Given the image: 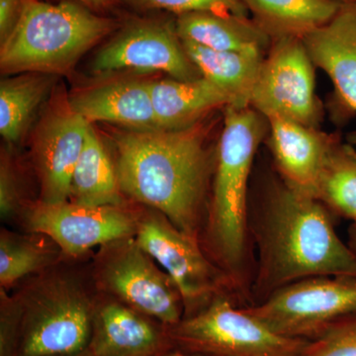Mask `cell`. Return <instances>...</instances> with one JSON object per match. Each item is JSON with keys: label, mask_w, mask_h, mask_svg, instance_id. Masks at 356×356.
I'll use <instances>...</instances> for the list:
<instances>
[{"label": "cell", "mask_w": 356, "mask_h": 356, "mask_svg": "<svg viewBox=\"0 0 356 356\" xmlns=\"http://www.w3.org/2000/svg\"><path fill=\"white\" fill-rule=\"evenodd\" d=\"M248 226L259 252L250 291L254 304L307 278L356 277V252L337 236L329 209L283 181L273 187Z\"/></svg>", "instance_id": "6da1fadb"}, {"label": "cell", "mask_w": 356, "mask_h": 356, "mask_svg": "<svg viewBox=\"0 0 356 356\" xmlns=\"http://www.w3.org/2000/svg\"><path fill=\"white\" fill-rule=\"evenodd\" d=\"M200 123L182 130H126L114 135L121 191L161 211L196 238L211 159Z\"/></svg>", "instance_id": "7a4b0ae2"}, {"label": "cell", "mask_w": 356, "mask_h": 356, "mask_svg": "<svg viewBox=\"0 0 356 356\" xmlns=\"http://www.w3.org/2000/svg\"><path fill=\"white\" fill-rule=\"evenodd\" d=\"M266 125V119L252 107L227 106L218 146L210 233L229 280L242 289L247 280L250 236L248 181Z\"/></svg>", "instance_id": "3957f363"}, {"label": "cell", "mask_w": 356, "mask_h": 356, "mask_svg": "<svg viewBox=\"0 0 356 356\" xmlns=\"http://www.w3.org/2000/svg\"><path fill=\"white\" fill-rule=\"evenodd\" d=\"M116 22L74 1L25 0L20 19L0 49L4 74H67Z\"/></svg>", "instance_id": "277c9868"}, {"label": "cell", "mask_w": 356, "mask_h": 356, "mask_svg": "<svg viewBox=\"0 0 356 356\" xmlns=\"http://www.w3.org/2000/svg\"><path fill=\"white\" fill-rule=\"evenodd\" d=\"M170 337L182 351L205 356H299L309 343L281 336L219 296L172 325Z\"/></svg>", "instance_id": "5b68a950"}, {"label": "cell", "mask_w": 356, "mask_h": 356, "mask_svg": "<svg viewBox=\"0 0 356 356\" xmlns=\"http://www.w3.org/2000/svg\"><path fill=\"white\" fill-rule=\"evenodd\" d=\"M243 308L281 336L312 341L337 323L356 317V277L307 278Z\"/></svg>", "instance_id": "8992f818"}, {"label": "cell", "mask_w": 356, "mask_h": 356, "mask_svg": "<svg viewBox=\"0 0 356 356\" xmlns=\"http://www.w3.org/2000/svg\"><path fill=\"white\" fill-rule=\"evenodd\" d=\"M315 69L303 39L273 40L259 70L250 106L266 120L280 117L318 128L323 110L316 95Z\"/></svg>", "instance_id": "52a82bcc"}, {"label": "cell", "mask_w": 356, "mask_h": 356, "mask_svg": "<svg viewBox=\"0 0 356 356\" xmlns=\"http://www.w3.org/2000/svg\"><path fill=\"white\" fill-rule=\"evenodd\" d=\"M93 322L83 294L67 284H54L21 316L15 356L81 355L90 346Z\"/></svg>", "instance_id": "ba28073f"}, {"label": "cell", "mask_w": 356, "mask_h": 356, "mask_svg": "<svg viewBox=\"0 0 356 356\" xmlns=\"http://www.w3.org/2000/svg\"><path fill=\"white\" fill-rule=\"evenodd\" d=\"M127 69L166 72L180 81L202 77L187 55L175 23L163 21L129 23L98 51L93 60L92 70L96 74Z\"/></svg>", "instance_id": "9c48e42d"}, {"label": "cell", "mask_w": 356, "mask_h": 356, "mask_svg": "<svg viewBox=\"0 0 356 356\" xmlns=\"http://www.w3.org/2000/svg\"><path fill=\"white\" fill-rule=\"evenodd\" d=\"M90 123L57 93L35 131L33 154L43 203L67 202L72 175L86 144Z\"/></svg>", "instance_id": "30bf717a"}, {"label": "cell", "mask_w": 356, "mask_h": 356, "mask_svg": "<svg viewBox=\"0 0 356 356\" xmlns=\"http://www.w3.org/2000/svg\"><path fill=\"white\" fill-rule=\"evenodd\" d=\"M138 245L165 269L191 315L213 293L228 283L226 274L215 268L199 248L196 238L182 233L172 222L151 218L143 222Z\"/></svg>", "instance_id": "8fae6325"}, {"label": "cell", "mask_w": 356, "mask_h": 356, "mask_svg": "<svg viewBox=\"0 0 356 356\" xmlns=\"http://www.w3.org/2000/svg\"><path fill=\"white\" fill-rule=\"evenodd\" d=\"M29 226L50 236L67 254L77 255L133 231V222L114 206L42 202L30 212Z\"/></svg>", "instance_id": "7c38bea8"}, {"label": "cell", "mask_w": 356, "mask_h": 356, "mask_svg": "<svg viewBox=\"0 0 356 356\" xmlns=\"http://www.w3.org/2000/svg\"><path fill=\"white\" fill-rule=\"evenodd\" d=\"M269 147L281 179L292 191L317 199L318 181L339 136L299 122L267 119Z\"/></svg>", "instance_id": "4fadbf2b"}, {"label": "cell", "mask_w": 356, "mask_h": 356, "mask_svg": "<svg viewBox=\"0 0 356 356\" xmlns=\"http://www.w3.org/2000/svg\"><path fill=\"white\" fill-rule=\"evenodd\" d=\"M107 284L133 308L172 327L180 322L181 295L166 280L138 245H131L107 266Z\"/></svg>", "instance_id": "5bb4252c"}, {"label": "cell", "mask_w": 356, "mask_h": 356, "mask_svg": "<svg viewBox=\"0 0 356 356\" xmlns=\"http://www.w3.org/2000/svg\"><path fill=\"white\" fill-rule=\"evenodd\" d=\"M151 81L124 77L79 89L69 96L72 108L91 122H108L130 130H158Z\"/></svg>", "instance_id": "9a60e30c"}, {"label": "cell", "mask_w": 356, "mask_h": 356, "mask_svg": "<svg viewBox=\"0 0 356 356\" xmlns=\"http://www.w3.org/2000/svg\"><path fill=\"white\" fill-rule=\"evenodd\" d=\"M303 41L315 67L331 79L344 111L356 113V3H343L327 24Z\"/></svg>", "instance_id": "2e32d148"}, {"label": "cell", "mask_w": 356, "mask_h": 356, "mask_svg": "<svg viewBox=\"0 0 356 356\" xmlns=\"http://www.w3.org/2000/svg\"><path fill=\"white\" fill-rule=\"evenodd\" d=\"M149 88L156 121L163 130L192 127L213 110L231 104L229 96L204 77L151 81Z\"/></svg>", "instance_id": "e0dca14e"}, {"label": "cell", "mask_w": 356, "mask_h": 356, "mask_svg": "<svg viewBox=\"0 0 356 356\" xmlns=\"http://www.w3.org/2000/svg\"><path fill=\"white\" fill-rule=\"evenodd\" d=\"M187 55L201 76L221 88L235 108L250 107V97L266 51H215L181 40Z\"/></svg>", "instance_id": "ac0fdd59"}, {"label": "cell", "mask_w": 356, "mask_h": 356, "mask_svg": "<svg viewBox=\"0 0 356 356\" xmlns=\"http://www.w3.org/2000/svg\"><path fill=\"white\" fill-rule=\"evenodd\" d=\"M175 27L180 39L215 51H266L273 42L250 16L185 13L177 16Z\"/></svg>", "instance_id": "d6986e66"}, {"label": "cell", "mask_w": 356, "mask_h": 356, "mask_svg": "<svg viewBox=\"0 0 356 356\" xmlns=\"http://www.w3.org/2000/svg\"><path fill=\"white\" fill-rule=\"evenodd\" d=\"M250 18L271 41L301 38L330 22L343 3L337 0H243Z\"/></svg>", "instance_id": "ffe728a7"}, {"label": "cell", "mask_w": 356, "mask_h": 356, "mask_svg": "<svg viewBox=\"0 0 356 356\" xmlns=\"http://www.w3.org/2000/svg\"><path fill=\"white\" fill-rule=\"evenodd\" d=\"M161 343V334L147 320L110 304L95 316L89 350L95 356H151Z\"/></svg>", "instance_id": "44dd1931"}, {"label": "cell", "mask_w": 356, "mask_h": 356, "mask_svg": "<svg viewBox=\"0 0 356 356\" xmlns=\"http://www.w3.org/2000/svg\"><path fill=\"white\" fill-rule=\"evenodd\" d=\"M116 172L95 129L89 126L86 144L70 185L72 202L84 206H114L120 203Z\"/></svg>", "instance_id": "7402d4cb"}, {"label": "cell", "mask_w": 356, "mask_h": 356, "mask_svg": "<svg viewBox=\"0 0 356 356\" xmlns=\"http://www.w3.org/2000/svg\"><path fill=\"white\" fill-rule=\"evenodd\" d=\"M51 74L25 72L0 83V133L7 142L20 139L35 110L50 90Z\"/></svg>", "instance_id": "603a6c76"}, {"label": "cell", "mask_w": 356, "mask_h": 356, "mask_svg": "<svg viewBox=\"0 0 356 356\" xmlns=\"http://www.w3.org/2000/svg\"><path fill=\"white\" fill-rule=\"evenodd\" d=\"M317 199L327 209L356 221V149L341 138L325 161Z\"/></svg>", "instance_id": "cb8c5ba5"}, {"label": "cell", "mask_w": 356, "mask_h": 356, "mask_svg": "<svg viewBox=\"0 0 356 356\" xmlns=\"http://www.w3.org/2000/svg\"><path fill=\"white\" fill-rule=\"evenodd\" d=\"M41 248L24 241L2 236L0 241V282L13 284L23 276L37 270L44 262Z\"/></svg>", "instance_id": "d4e9b609"}, {"label": "cell", "mask_w": 356, "mask_h": 356, "mask_svg": "<svg viewBox=\"0 0 356 356\" xmlns=\"http://www.w3.org/2000/svg\"><path fill=\"white\" fill-rule=\"evenodd\" d=\"M299 356H356V317L341 321L309 341Z\"/></svg>", "instance_id": "484cf974"}, {"label": "cell", "mask_w": 356, "mask_h": 356, "mask_svg": "<svg viewBox=\"0 0 356 356\" xmlns=\"http://www.w3.org/2000/svg\"><path fill=\"white\" fill-rule=\"evenodd\" d=\"M149 8L163 9L181 15L191 13H213L250 16L243 0H136Z\"/></svg>", "instance_id": "4316f807"}, {"label": "cell", "mask_w": 356, "mask_h": 356, "mask_svg": "<svg viewBox=\"0 0 356 356\" xmlns=\"http://www.w3.org/2000/svg\"><path fill=\"white\" fill-rule=\"evenodd\" d=\"M17 204V188L13 172L6 163H2L0 170V210L7 217L15 209Z\"/></svg>", "instance_id": "83f0119b"}, {"label": "cell", "mask_w": 356, "mask_h": 356, "mask_svg": "<svg viewBox=\"0 0 356 356\" xmlns=\"http://www.w3.org/2000/svg\"><path fill=\"white\" fill-rule=\"evenodd\" d=\"M25 0H0V39L1 42L13 31L22 14Z\"/></svg>", "instance_id": "f1b7e54d"}, {"label": "cell", "mask_w": 356, "mask_h": 356, "mask_svg": "<svg viewBox=\"0 0 356 356\" xmlns=\"http://www.w3.org/2000/svg\"><path fill=\"white\" fill-rule=\"evenodd\" d=\"M79 1L93 8H107L114 3L115 0H79Z\"/></svg>", "instance_id": "f546056e"}, {"label": "cell", "mask_w": 356, "mask_h": 356, "mask_svg": "<svg viewBox=\"0 0 356 356\" xmlns=\"http://www.w3.org/2000/svg\"><path fill=\"white\" fill-rule=\"evenodd\" d=\"M163 356H205L201 355H195V353H186V351L177 350L172 351V353H165Z\"/></svg>", "instance_id": "4dcf8cb0"}, {"label": "cell", "mask_w": 356, "mask_h": 356, "mask_svg": "<svg viewBox=\"0 0 356 356\" xmlns=\"http://www.w3.org/2000/svg\"><path fill=\"white\" fill-rule=\"evenodd\" d=\"M350 248L356 252V225L350 229Z\"/></svg>", "instance_id": "1f68e13d"}, {"label": "cell", "mask_w": 356, "mask_h": 356, "mask_svg": "<svg viewBox=\"0 0 356 356\" xmlns=\"http://www.w3.org/2000/svg\"><path fill=\"white\" fill-rule=\"evenodd\" d=\"M348 143H350L353 146H356V132L350 133L348 136Z\"/></svg>", "instance_id": "d6a6232c"}, {"label": "cell", "mask_w": 356, "mask_h": 356, "mask_svg": "<svg viewBox=\"0 0 356 356\" xmlns=\"http://www.w3.org/2000/svg\"><path fill=\"white\" fill-rule=\"evenodd\" d=\"M76 356H95L92 355V353H91L90 350H89V348L88 350L84 351V353H81V355H76Z\"/></svg>", "instance_id": "836d02e7"}, {"label": "cell", "mask_w": 356, "mask_h": 356, "mask_svg": "<svg viewBox=\"0 0 356 356\" xmlns=\"http://www.w3.org/2000/svg\"><path fill=\"white\" fill-rule=\"evenodd\" d=\"M341 3H356V0H337Z\"/></svg>", "instance_id": "e575fe53"}, {"label": "cell", "mask_w": 356, "mask_h": 356, "mask_svg": "<svg viewBox=\"0 0 356 356\" xmlns=\"http://www.w3.org/2000/svg\"><path fill=\"white\" fill-rule=\"evenodd\" d=\"M355 224L356 225V221L355 222Z\"/></svg>", "instance_id": "d590c367"}]
</instances>
